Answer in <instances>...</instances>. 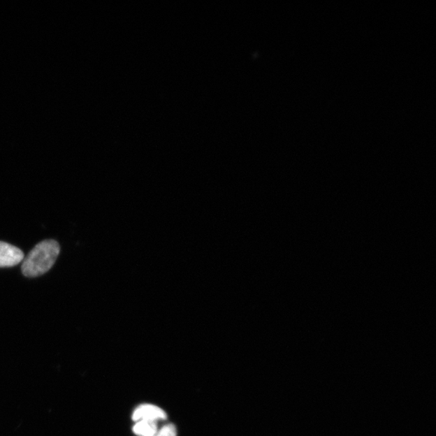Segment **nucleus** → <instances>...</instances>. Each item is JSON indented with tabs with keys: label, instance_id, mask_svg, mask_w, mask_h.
I'll return each mask as SVG.
<instances>
[{
	"label": "nucleus",
	"instance_id": "nucleus-1",
	"mask_svg": "<svg viewBox=\"0 0 436 436\" xmlns=\"http://www.w3.org/2000/svg\"><path fill=\"white\" fill-rule=\"evenodd\" d=\"M59 252V244L54 240L38 243L24 259L23 274L25 277H36L48 272L53 267Z\"/></svg>",
	"mask_w": 436,
	"mask_h": 436
},
{
	"label": "nucleus",
	"instance_id": "nucleus-2",
	"mask_svg": "<svg viewBox=\"0 0 436 436\" xmlns=\"http://www.w3.org/2000/svg\"><path fill=\"white\" fill-rule=\"evenodd\" d=\"M24 253L11 244L0 242V268L17 266L24 261Z\"/></svg>",
	"mask_w": 436,
	"mask_h": 436
},
{
	"label": "nucleus",
	"instance_id": "nucleus-3",
	"mask_svg": "<svg viewBox=\"0 0 436 436\" xmlns=\"http://www.w3.org/2000/svg\"><path fill=\"white\" fill-rule=\"evenodd\" d=\"M132 418L136 422L142 420L157 422L159 419H167V414L164 409L154 405L144 404L134 409Z\"/></svg>",
	"mask_w": 436,
	"mask_h": 436
},
{
	"label": "nucleus",
	"instance_id": "nucleus-4",
	"mask_svg": "<svg viewBox=\"0 0 436 436\" xmlns=\"http://www.w3.org/2000/svg\"><path fill=\"white\" fill-rule=\"evenodd\" d=\"M133 430L139 436H154L159 429L157 422L142 420L134 425Z\"/></svg>",
	"mask_w": 436,
	"mask_h": 436
},
{
	"label": "nucleus",
	"instance_id": "nucleus-5",
	"mask_svg": "<svg viewBox=\"0 0 436 436\" xmlns=\"http://www.w3.org/2000/svg\"><path fill=\"white\" fill-rule=\"evenodd\" d=\"M177 430L173 424L164 426L154 436H176Z\"/></svg>",
	"mask_w": 436,
	"mask_h": 436
}]
</instances>
